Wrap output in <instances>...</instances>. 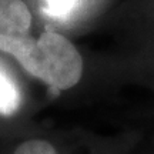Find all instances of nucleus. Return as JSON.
<instances>
[{
    "label": "nucleus",
    "instance_id": "3",
    "mask_svg": "<svg viewBox=\"0 0 154 154\" xmlns=\"http://www.w3.org/2000/svg\"><path fill=\"white\" fill-rule=\"evenodd\" d=\"M20 104V93L14 82L0 70V114L10 116L17 110Z\"/></svg>",
    "mask_w": 154,
    "mask_h": 154
},
{
    "label": "nucleus",
    "instance_id": "5",
    "mask_svg": "<svg viewBox=\"0 0 154 154\" xmlns=\"http://www.w3.org/2000/svg\"><path fill=\"white\" fill-rule=\"evenodd\" d=\"M77 0H46V10L54 17H66L74 9Z\"/></svg>",
    "mask_w": 154,
    "mask_h": 154
},
{
    "label": "nucleus",
    "instance_id": "2",
    "mask_svg": "<svg viewBox=\"0 0 154 154\" xmlns=\"http://www.w3.org/2000/svg\"><path fill=\"white\" fill-rule=\"evenodd\" d=\"M32 24L30 10L22 0H0V33L23 36Z\"/></svg>",
    "mask_w": 154,
    "mask_h": 154
},
{
    "label": "nucleus",
    "instance_id": "1",
    "mask_svg": "<svg viewBox=\"0 0 154 154\" xmlns=\"http://www.w3.org/2000/svg\"><path fill=\"white\" fill-rule=\"evenodd\" d=\"M0 51L13 56L33 77L51 91L76 86L83 74V59L74 44L47 26L38 38L29 34L6 36L0 33Z\"/></svg>",
    "mask_w": 154,
    "mask_h": 154
},
{
    "label": "nucleus",
    "instance_id": "4",
    "mask_svg": "<svg viewBox=\"0 0 154 154\" xmlns=\"http://www.w3.org/2000/svg\"><path fill=\"white\" fill-rule=\"evenodd\" d=\"M13 154H57V151L49 141L33 138L22 143Z\"/></svg>",
    "mask_w": 154,
    "mask_h": 154
}]
</instances>
